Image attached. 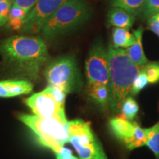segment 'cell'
Segmentation results:
<instances>
[{
	"label": "cell",
	"instance_id": "12",
	"mask_svg": "<svg viewBox=\"0 0 159 159\" xmlns=\"http://www.w3.org/2000/svg\"><path fill=\"white\" fill-rule=\"evenodd\" d=\"M107 21L111 27L129 30L134 25L135 16L121 7H112L108 12Z\"/></svg>",
	"mask_w": 159,
	"mask_h": 159
},
{
	"label": "cell",
	"instance_id": "14",
	"mask_svg": "<svg viewBox=\"0 0 159 159\" xmlns=\"http://www.w3.org/2000/svg\"><path fill=\"white\" fill-rule=\"evenodd\" d=\"M136 37L129 30L114 27L112 30V43L114 48L127 49L134 45Z\"/></svg>",
	"mask_w": 159,
	"mask_h": 159
},
{
	"label": "cell",
	"instance_id": "3",
	"mask_svg": "<svg viewBox=\"0 0 159 159\" xmlns=\"http://www.w3.org/2000/svg\"><path fill=\"white\" fill-rule=\"evenodd\" d=\"M93 14L85 0H68L49 18L40 31L43 39L52 41L78 29Z\"/></svg>",
	"mask_w": 159,
	"mask_h": 159
},
{
	"label": "cell",
	"instance_id": "25",
	"mask_svg": "<svg viewBox=\"0 0 159 159\" xmlns=\"http://www.w3.org/2000/svg\"><path fill=\"white\" fill-rule=\"evenodd\" d=\"M37 1L38 0H13V5L21 7L26 11L29 12Z\"/></svg>",
	"mask_w": 159,
	"mask_h": 159
},
{
	"label": "cell",
	"instance_id": "9",
	"mask_svg": "<svg viewBox=\"0 0 159 159\" xmlns=\"http://www.w3.org/2000/svg\"><path fill=\"white\" fill-rule=\"evenodd\" d=\"M67 1L68 0H38L27 13L20 32L30 35L39 34L49 18Z\"/></svg>",
	"mask_w": 159,
	"mask_h": 159
},
{
	"label": "cell",
	"instance_id": "8",
	"mask_svg": "<svg viewBox=\"0 0 159 159\" xmlns=\"http://www.w3.org/2000/svg\"><path fill=\"white\" fill-rule=\"evenodd\" d=\"M85 74L88 83L108 85V49L102 41H97L89 50L85 61Z\"/></svg>",
	"mask_w": 159,
	"mask_h": 159
},
{
	"label": "cell",
	"instance_id": "11",
	"mask_svg": "<svg viewBox=\"0 0 159 159\" xmlns=\"http://www.w3.org/2000/svg\"><path fill=\"white\" fill-rule=\"evenodd\" d=\"M33 85L26 80H6L0 81V97H13L32 92Z\"/></svg>",
	"mask_w": 159,
	"mask_h": 159
},
{
	"label": "cell",
	"instance_id": "4",
	"mask_svg": "<svg viewBox=\"0 0 159 159\" xmlns=\"http://www.w3.org/2000/svg\"><path fill=\"white\" fill-rule=\"evenodd\" d=\"M18 119L34 133L39 142L55 154L62 152L64 145L69 142L68 122L43 119L34 114H21Z\"/></svg>",
	"mask_w": 159,
	"mask_h": 159
},
{
	"label": "cell",
	"instance_id": "10",
	"mask_svg": "<svg viewBox=\"0 0 159 159\" xmlns=\"http://www.w3.org/2000/svg\"><path fill=\"white\" fill-rule=\"evenodd\" d=\"M109 125L114 136L129 150L146 145L147 136L144 129L137 123L131 122L123 116H117L111 119Z\"/></svg>",
	"mask_w": 159,
	"mask_h": 159
},
{
	"label": "cell",
	"instance_id": "5",
	"mask_svg": "<svg viewBox=\"0 0 159 159\" xmlns=\"http://www.w3.org/2000/svg\"><path fill=\"white\" fill-rule=\"evenodd\" d=\"M66 95L63 91L47 85L43 91L26 98L24 102L35 116L67 122L64 108Z\"/></svg>",
	"mask_w": 159,
	"mask_h": 159
},
{
	"label": "cell",
	"instance_id": "7",
	"mask_svg": "<svg viewBox=\"0 0 159 159\" xmlns=\"http://www.w3.org/2000/svg\"><path fill=\"white\" fill-rule=\"evenodd\" d=\"M69 142L77 151L80 159H108L90 123L81 119L68 122Z\"/></svg>",
	"mask_w": 159,
	"mask_h": 159
},
{
	"label": "cell",
	"instance_id": "26",
	"mask_svg": "<svg viewBox=\"0 0 159 159\" xmlns=\"http://www.w3.org/2000/svg\"><path fill=\"white\" fill-rule=\"evenodd\" d=\"M56 158L57 159H80L77 158V157H75L71 154V150H69V149L64 148L62 152L61 153L56 154Z\"/></svg>",
	"mask_w": 159,
	"mask_h": 159
},
{
	"label": "cell",
	"instance_id": "6",
	"mask_svg": "<svg viewBox=\"0 0 159 159\" xmlns=\"http://www.w3.org/2000/svg\"><path fill=\"white\" fill-rule=\"evenodd\" d=\"M43 75L48 85L66 94L80 88V75L76 60L71 56H63L52 61L46 67Z\"/></svg>",
	"mask_w": 159,
	"mask_h": 159
},
{
	"label": "cell",
	"instance_id": "21",
	"mask_svg": "<svg viewBox=\"0 0 159 159\" xmlns=\"http://www.w3.org/2000/svg\"><path fill=\"white\" fill-rule=\"evenodd\" d=\"M148 83L149 82L147 75L142 69V70L140 71V72L139 73V75H137L136 79H135L130 94L132 96H136L148 85Z\"/></svg>",
	"mask_w": 159,
	"mask_h": 159
},
{
	"label": "cell",
	"instance_id": "19",
	"mask_svg": "<svg viewBox=\"0 0 159 159\" xmlns=\"http://www.w3.org/2000/svg\"><path fill=\"white\" fill-rule=\"evenodd\" d=\"M142 70L148 77L149 83L155 84L159 82V63H148L142 67Z\"/></svg>",
	"mask_w": 159,
	"mask_h": 159
},
{
	"label": "cell",
	"instance_id": "17",
	"mask_svg": "<svg viewBox=\"0 0 159 159\" xmlns=\"http://www.w3.org/2000/svg\"><path fill=\"white\" fill-rule=\"evenodd\" d=\"M147 136L146 145L159 159V121L151 128L144 129Z\"/></svg>",
	"mask_w": 159,
	"mask_h": 159
},
{
	"label": "cell",
	"instance_id": "20",
	"mask_svg": "<svg viewBox=\"0 0 159 159\" xmlns=\"http://www.w3.org/2000/svg\"><path fill=\"white\" fill-rule=\"evenodd\" d=\"M157 13H159V0H146L140 15L142 19L148 21L151 16Z\"/></svg>",
	"mask_w": 159,
	"mask_h": 159
},
{
	"label": "cell",
	"instance_id": "1",
	"mask_svg": "<svg viewBox=\"0 0 159 159\" xmlns=\"http://www.w3.org/2000/svg\"><path fill=\"white\" fill-rule=\"evenodd\" d=\"M4 65L20 79H39L43 65L49 58L46 43L39 35H13L0 41Z\"/></svg>",
	"mask_w": 159,
	"mask_h": 159
},
{
	"label": "cell",
	"instance_id": "24",
	"mask_svg": "<svg viewBox=\"0 0 159 159\" xmlns=\"http://www.w3.org/2000/svg\"><path fill=\"white\" fill-rule=\"evenodd\" d=\"M148 28L159 37V13L153 15L148 20Z\"/></svg>",
	"mask_w": 159,
	"mask_h": 159
},
{
	"label": "cell",
	"instance_id": "22",
	"mask_svg": "<svg viewBox=\"0 0 159 159\" xmlns=\"http://www.w3.org/2000/svg\"><path fill=\"white\" fill-rule=\"evenodd\" d=\"M13 0L0 1V28L7 23Z\"/></svg>",
	"mask_w": 159,
	"mask_h": 159
},
{
	"label": "cell",
	"instance_id": "2",
	"mask_svg": "<svg viewBox=\"0 0 159 159\" xmlns=\"http://www.w3.org/2000/svg\"><path fill=\"white\" fill-rule=\"evenodd\" d=\"M109 83V106L114 113L120 112L122 105L128 97L134 82L142 70L131 61L124 49L108 48Z\"/></svg>",
	"mask_w": 159,
	"mask_h": 159
},
{
	"label": "cell",
	"instance_id": "15",
	"mask_svg": "<svg viewBox=\"0 0 159 159\" xmlns=\"http://www.w3.org/2000/svg\"><path fill=\"white\" fill-rule=\"evenodd\" d=\"M87 90L89 97L97 104L102 106L109 105L110 91L108 85L99 83H88Z\"/></svg>",
	"mask_w": 159,
	"mask_h": 159
},
{
	"label": "cell",
	"instance_id": "27",
	"mask_svg": "<svg viewBox=\"0 0 159 159\" xmlns=\"http://www.w3.org/2000/svg\"><path fill=\"white\" fill-rule=\"evenodd\" d=\"M0 1H2V0H0Z\"/></svg>",
	"mask_w": 159,
	"mask_h": 159
},
{
	"label": "cell",
	"instance_id": "16",
	"mask_svg": "<svg viewBox=\"0 0 159 159\" xmlns=\"http://www.w3.org/2000/svg\"><path fill=\"white\" fill-rule=\"evenodd\" d=\"M146 0H111V7H121L134 15L140 16Z\"/></svg>",
	"mask_w": 159,
	"mask_h": 159
},
{
	"label": "cell",
	"instance_id": "23",
	"mask_svg": "<svg viewBox=\"0 0 159 159\" xmlns=\"http://www.w3.org/2000/svg\"><path fill=\"white\" fill-rule=\"evenodd\" d=\"M27 13H28V12L26 11L25 10L21 8V7L12 5L11 11H10L8 19H16L25 20Z\"/></svg>",
	"mask_w": 159,
	"mask_h": 159
},
{
	"label": "cell",
	"instance_id": "13",
	"mask_svg": "<svg viewBox=\"0 0 159 159\" xmlns=\"http://www.w3.org/2000/svg\"><path fill=\"white\" fill-rule=\"evenodd\" d=\"M144 29L142 27H139L136 30H134L136 41L131 47L125 49L127 55L131 61L139 67H143L148 63V59L145 56L144 49L142 45V35Z\"/></svg>",
	"mask_w": 159,
	"mask_h": 159
},
{
	"label": "cell",
	"instance_id": "18",
	"mask_svg": "<svg viewBox=\"0 0 159 159\" xmlns=\"http://www.w3.org/2000/svg\"><path fill=\"white\" fill-rule=\"evenodd\" d=\"M138 103L132 96H128L125 99L121 108L122 116L128 120L130 121L135 118L139 111Z\"/></svg>",
	"mask_w": 159,
	"mask_h": 159
}]
</instances>
